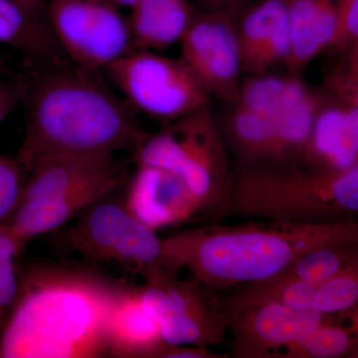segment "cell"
Returning a JSON list of instances; mask_svg holds the SVG:
<instances>
[{
    "label": "cell",
    "mask_w": 358,
    "mask_h": 358,
    "mask_svg": "<svg viewBox=\"0 0 358 358\" xmlns=\"http://www.w3.org/2000/svg\"><path fill=\"white\" fill-rule=\"evenodd\" d=\"M99 74L69 61L30 67L17 78L25 131L15 157L26 171L50 155L110 157L136 150L150 136Z\"/></svg>",
    "instance_id": "obj_1"
},
{
    "label": "cell",
    "mask_w": 358,
    "mask_h": 358,
    "mask_svg": "<svg viewBox=\"0 0 358 358\" xmlns=\"http://www.w3.org/2000/svg\"><path fill=\"white\" fill-rule=\"evenodd\" d=\"M128 287L87 268H26L0 333V358L110 357L113 315Z\"/></svg>",
    "instance_id": "obj_2"
},
{
    "label": "cell",
    "mask_w": 358,
    "mask_h": 358,
    "mask_svg": "<svg viewBox=\"0 0 358 358\" xmlns=\"http://www.w3.org/2000/svg\"><path fill=\"white\" fill-rule=\"evenodd\" d=\"M358 240V221L259 220L194 228L164 238L173 271L223 294L268 281L320 247Z\"/></svg>",
    "instance_id": "obj_3"
},
{
    "label": "cell",
    "mask_w": 358,
    "mask_h": 358,
    "mask_svg": "<svg viewBox=\"0 0 358 358\" xmlns=\"http://www.w3.org/2000/svg\"><path fill=\"white\" fill-rule=\"evenodd\" d=\"M229 216L296 223L358 221V162L338 171L233 166Z\"/></svg>",
    "instance_id": "obj_4"
},
{
    "label": "cell",
    "mask_w": 358,
    "mask_h": 358,
    "mask_svg": "<svg viewBox=\"0 0 358 358\" xmlns=\"http://www.w3.org/2000/svg\"><path fill=\"white\" fill-rule=\"evenodd\" d=\"M229 155L209 105L150 134L134 150V164L173 173L196 199L201 215L222 218L232 197Z\"/></svg>",
    "instance_id": "obj_5"
},
{
    "label": "cell",
    "mask_w": 358,
    "mask_h": 358,
    "mask_svg": "<svg viewBox=\"0 0 358 358\" xmlns=\"http://www.w3.org/2000/svg\"><path fill=\"white\" fill-rule=\"evenodd\" d=\"M120 188L78 216L77 222L65 231L66 243L87 258L117 264L143 280L162 271H173L164 238L129 211L124 195H117Z\"/></svg>",
    "instance_id": "obj_6"
},
{
    "label": "cell",
    "mask_w": 358,
    "mask_h": 358,
    "mask_svg": "<svg viewBox=\"0 0 358 358\" xmlns=\"http://www.w3.org/2000/svg\"><path fill=\"white\" fill-rule=\"evenodd\" d=\"M136 113L164 126L211 103V96L180 58L134 50L103 71Z\"/></svg>",
    "instance_id": "obj_7"
},
{
    "label": "cell",
    "mask_w": 358,
    "mask_h": 358,
    "mask_svg": "<svg viewBox=\"0 0 358 358\" xmlns=\"http://www.w3.org/2000/svg\"><path fill=\"white\" fill-rule=\"evenodd\" d=\"M178 273L162 271L138 287L164 343L208 348L222 345L228 315L221 294L192 278L180 279Z\"/></svg>",
    "instance_id": "obj_8"
},
{
    "label": "cell",
    "mask_w": 358,
    "mask_h": 358,
    "mask_svg": "<svg viewBox=\"0 0 358 358\" xmlns=\"http://www.w3.org/2000/svg\"><path fill=\"white\" fill-rule=\"evenodd\" d=\"M47 18L73 64L103 73L134 50L129 18L110 0H48Z\"/></svg>",
    "instance_id": "obj_9"
},
{
    "label": "cell",
    "mask_w": 358,
    "mask_h": 358,
    "mask_svg": "<svg viewBox=\"0 0 358 358\" xmlns=\"http://www.w3.org/2000/svg\"><path fill=\"white\" fill-rule=\"evenodd\" d=\"M179 45V58L211 98L236 103L243 69L235 18L196 9Z\"/></svg>",
    "instance_id": "obj_10"
},
{
    "label": "cell",
    "mask_w": 358,
    "mask_h": 358,
    "mask_svg": "<svg viewBox=\"0 0 358 358\" xmlns=\"http://www.w3.org/2000/svg\"><path fill=\"white\" fill-rule=\"evenodd\" d=\"M225 308L230 355L234 358H277L282 348L303 338L327 317L277 301Z\"/></svg>",
    "instance_id": "obj_11"
},
{
    "label": "cell",
    "mask_w": 358,
    "mask_h": 358,
    "mask_svg": "<svg viewBox=\"0 0 358 358\" xmlns=\"http://www.w3.org/2000/svg\"><path fill=\"white\" fill-rule=\"evenodd\" d=\"M288 4L289 0H258L235 18L244 75L268 72L274 66L288 62Z\"/></svg>",
    "instance_id": "obj_12"
},
{
    "label": "cell",
    "mask_w": 358,
    "mask_h": 358,
    "mask_svg": "<svg viewBox=\"0 0 358 358\" xmlns=\"http://www.w3.org/2000/svg\"><path fill=\"white\" fill-rule=\"evenodd\" d=\"M129 211L157 231L201 215L196 199L185 183L169 171L136 166L124 192Z\"/></svg>",
    "instance_id": "obj_13"
},
{
    "label": "cell",
    "mask_w": 358,
    "mask_h": 358,
    "mask_svg": "<svg viewBox=\"0 0 358 358\" xmlns=\"http://www.w3.org/2000/svg\"><path fill=\"white\" fill-rule=\"evenodd\" d=\"M129 178L103 179L70 192L21 200L4 222L26 246L34 238L78 217L96 200L126 185Z\"/></svg>",
    "instance_id": "obj_14"
},
{
    "label": "cell",
    "mask_w": 358,
    "mask_h": 358,
    "mask_svg": "<svg viewBox=\"0 0 358 358\" xmlns=\"http://www.w3.org/2000/svg\"><path fill=\"white\" fill-rule=\"evenodd\" d=\"M358 162V107L320 96L305 169L338 171Z\"/></svg>",
    "instance_id": "obj_15"
},
{
    "label": "cell",
    "mask_w": 358,
    "mask_h": 358,
    "mask_svg": "<svg viewBox=\"0 0 358 358\" xmlns=\"http://www.w3.org/2000/svg\"><path fill=\"white\" fill-rule=\"evenodd\" d=\"M291 53L287 67L296 75L329 48L339 33V0H289Z\"/></svg>",
    "instance_id": "obj_16"
},
{
    "label": "cell",
    "mask_w": 358,
    "mask_h": 358,
    "mask_svg": "<svg viewBox=\"0 0 358 358\" xmlns=\"http://www.w3.org/2000/svg\"><path fill=\"white\" fill-rule=\"evenodd\" d=\"M0 43L20 52L30 67L70 61L48 20L29 13L11 0H0Z\"/></svg>",
    "instance_id": "obj_17"
},
{
    "label": "cell",
    "mask_w": 358,
    "mask_h": 358,
    "mask_svg": "<svg viewBox=\"0 0 358 358\" xmlns=\"http://www.w3.org/2000/svg\"><path fill=\"white\" fill-rule=\"evenodd\" d=\"M195 10L190 0H138L129 17L134 50L162 52L179 44Z\"/></svg>",
    "instance_id": "obj_18"
},
{
    "label": "cell",
    "mask_w": 358,
    "mask_h": 358,
    "mask_svg": "<svg viewBox=\"0 0 358 358\" xmlns=\"http://www.w3.org/2000/svg\"><path fill=\"white\" fill-rule=\"evenodd\" d=\"M159 327L141 303L138 287H128L113 315L110 357L155 358L164 345Z\"/></svg>",
    "instance_id": "obj_19"
},
{
    "label": "cell",
    "mask_w": 358,
    "mask_h": 358,
    "mask_svg": "<svg viewBox=\"0 0 358 358\" xmlns=\"http://www.w3.org/2000/svg\"><path fill=\"white\" fill-rule=\"evenodd\" d=\"M358 348V306L327 319L286 348L277 358L350 357Z\"/></svg>",
    "instance_id": "obj_20"
},
{
    "label": "cell",
    "mask_w": 358,
    "mask_h": 358,
    "mask_svg": "<svg viewBox=\"0 0 358 358\" xmlns=\"http://www.w3.org/2000/svg\"><path fill=\"white\" fill-rule=\"evenodd\" d=\"M358 257V240L320 247L306 254L271 282L319 284L338 274Z\"/></svg>",
    "instance_id": "obj_21"
},
{
    "label": "cell",
    "mask_w": 358,
    "mask_h": 358,
    "mask_svg": "<svg viewBox=\"0 0 358 358\" xmlns=\"http://www.w3.org/2000/svg\"><path fill=\"white\" fill-rule=\"evenodd\" d=\"M301 287L303 310L333 315L358 306V257L331 279Z\"/></svg>",
    "instance_id": "obj_22"
},
{
    "label": "cell",
    "mask_w": 358,
    "mask_h": 358,
    "mask_svg": "<svg viewBox=\"0 0 358 358\" xmlns=\"http://www.w3.org/2000/svg\"><path fill=\"white\" fill-rule=\"evenodd\" d=\"M338 61L327 78L329 95L358 107V39L338 47Z\"/></svg>",
    "instance_id": "obj_23"
},
{
    "label": "cell",
    "mask_w": 358,
    "mask_h": 358,
    "mask_svg": "<svg viewBox=\"0 0 358 358\" xmlns=\"http://www.w3.org/2000/svg\"><path fill=\"white\" fill-rule=\"evenodd\" d=\"M27 171L16 157L0 155V223L4 222L20 204Z\"/></svg>",
    "instance_id": "obj_24"
},
{
    "label": "cell",
    "mask_w": 358,
    "mask_h": 358,
    "mask_svg": "<svg viewBox=\"0 0 358 358\" xmlns=\"http://www.w3.org/2000/svg\"><path fill=\"white\" fill-rule=\"evenodd\" d=\"M16 259H0V333L17 299L20 273Z\"/></svg>",
    "instance_id": "obj_25"
},
{
    "label": "cell",
    "mask_w": 358,
    "mask_h": 358,
    "mask_svg": "<svg viewBox=\"0 0 358 358\" xmlns=\"http://www.w3.org/2000/svg\"><path fill=\"white\" fill-rule=\"evenodd\" d=\"M358 39V0H339V33L334 48Z\"/></svg>",
    "instance_id": "obj_26"
},
{
    "label": "cell",
    "mask_w": 358,
    "mask_h": 358,
    "mask_svg": "<svg viewBox=\"0 0 358 358\" xmlns=\"http://www.w3.org/2000/svg\"><path fill=\"white\" fill-rule=\"evenodd\" d=\"M22 90L18 79L14 81L0 80V126L4 120L21 103Z\"/></svg>",
    "instance_id": "obj_27"
},
{
    "label": "cell",
    "mask_w": 358,
    "mask_h": 358,
    "mask_svg": "<svg viewBox=\"0 0 358 358\" xmlns=\"http://www.w3.org/2000/svg\"><path fill=\"white\" fill-rule=\"evenodd\" d=\"M199 10L222 13L236 18L251 0H193Z\"/></svg>",
    "instance_id": "obj_28"
},
{
    "label": "cell",
    "mask_w": 358,
    "mask_h": 358,
    "mask_svg": "<svg viewBox=\"0 0 358 358\" xmlns=\"http://www.w3.org/2000/svg\"><path fill=\"white\" fill-rule=\"evenodd\" d=\"M39 17L47 18L48 0H11ZM48 20V18H47Z\"/></svg>",
    "instance_id": "obj_29"
},
{
    "label": "cell",
    "mask_w": 358,
    "mask_h": 358,
    "mask_svg": "<svg viewBox=\"0 0 358 358\" xmlns=\"http://www.w3.org/2000/svg\"><path fill=\"white\" fill-rule=\"evenodd\" d=\"M110 1L119 8L127 7V8L131 9L138 0H110Z\"/></svg>",
    "instance_id": "obj_30"
},
{
    "label": "cell",
    "mask_w": 358,
    "mask_h": 358,
    "mask_svg": "<svg viewBox=\"0 0 358 358\" xmlns=\"http://www.w3.org/2000/svg\"><path fill=\"white\" fill-rule=\"evenodd\" d=\"M7 72L6 66L4 64L3 59L0 56V74H4Z\"/></svg>",
    "instance_id": "obj_31"
},
{
    "label": "cell",
    "mask_w": 358,
    "mask_h": 358,
    "mask_svg": "<svg viewBox=\"0 0 358 358\" xmlns=\"http://www.w3.org/2000/svg\"><path fill=\"white\" fill-rule=\"evenodd\" d=\"M348 358H358V348L357 350H355V352H353Z\"/></svg>",
    "instance_id": "obj_32"
}]
</instances>
